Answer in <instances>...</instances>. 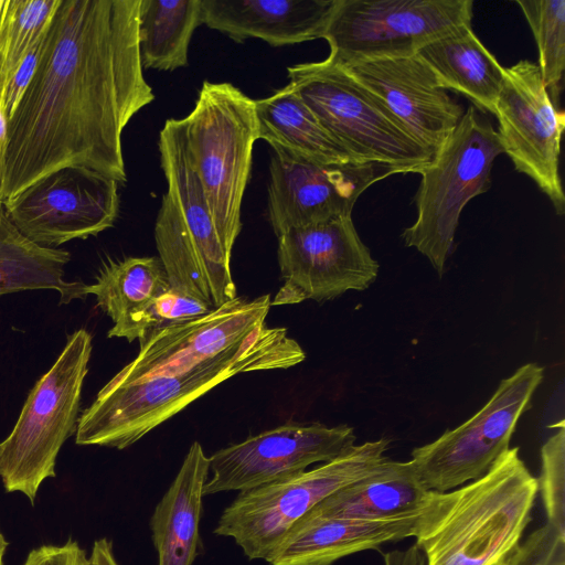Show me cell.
I'll list each match as a JSON object with an SVG mask.
<instances>
[{"mask_svg":"<svg viewBox=\"0 0 565 565\" xmlns=\"http://www.w3.org/2000/svg\"><path fill=\"white\" fill-rule=\"evenodd\" d=\"M140 0H61L39 66L7 122L2 202L57 169L127 181L121 135L154 100L139 53Z\"/></svg>","mask_w":565,"mask_h":565,"instance_id":"1","label":"cell"},{"mask_svg":"<svg viewBox=\"0 0 565 565\" xmlns=\"http://www.w3.org/2000/svg\"><path fill=\"white\" fill-rule=\"evenodd\" d=\"M306 353L286 328L259 326L224 352L174 373L109 381L78 417L75 443L125 449L239 373L289 369Z\"/></svg>","mask_w":565,"mask_h":565,"instance_id":"2","label":"cell"},{"mask_svg":"<svg viewBox=\"0 0 565 565\" xmlns=\"http://www.w3.org/2000/svg\"><path fill=\"white\" fill-rule=\"evenodd\" d=\"M537 478L519 448H509L486 475L447 492L433 491L415 545L425 565H497L521 544L532 520Z\"/></svg>","mask_w":565,"mask_h":565,"instance_id":"3","label":"cell"},{"mask_svg":"<svg viewBox=\"0 0 565 565\" xmlns=\"http://www.w3.org/2000/svg\"><path fill=\"white\" fill-rule=\"evenodd\" d=\"M186 148L217 237L231 257L258 138L255 100L230 83L205 81L183 118Z\"/></svg>","mask_w":565,"mask_h":565,"instance_id":"4","label":"cell"},{"mask_svg":"<svg viewBox=\"0 0 565 565\" xmlns=\"http://www.w3.org/2000/svg\"><path fill=\"white\" fill-rule=\"evenodd\" d=\"M289 85L320 125L359 162L419 173L434 154L371 92L328 58L287 68Z\"/></svg>","mask_w":565,"mask_h":565,"instance_id":"5","label":"cell"},{"mask_svg":"<svg viewBox=\"0 0 565 565\" xmlns=\"http://www.w3.org/2000/svg\"><path fill=\"white\" fill-rule=\"evenodd\" d=\"M92 337L73 332L51 369L31 390L10 435L0 443V478L7 492L34 504L44 480L55 477L57 455L76 433Z\"/></svg>","mask_w":565,"mask_h":565,"instance_id":"6","label":"cell"},{"mask_svg":"<svg viewBox=\"0 0 565 565\" xmlns=\"http://www.w3.org/2000/svg\"><path fill=\"white\" fill-rule=\"evenodd\" d=\"M503 148L491 122L471 106L424 168L414 196L416 221L402 237L426 256L439 276L454 250L461 211L491 185V170Z\"/></svg>","mask_w":565,"mask_h":565,"instance_id":"7","label":"cell"},{"mask_svg":"<svg viewBox=\"0 0 565 565\" xmlns=\"http://www.w3.org/2000/svg\"><path fill=\"white\" fill-rule=\"evenodd\" d=\"M388 438L354 445L312 469L239 491L214 534L234 540L250 559H266L291 526L333 492L374 473L388 457Z\"/></svg>","mask_w":565,"mask_h":565,"instance_id":"8","label":"cell"},{"mask_svg":"<svg viewBox=\"0 0 565 565\" xmlns=\"http://www.w3.org/2000/svg\"><path fill=\"white\" fill-rule=\"evenodd\" d=\"M472 0H337L322 39L329 61L416 54L429 42L471 24Z\"/></svg>","mask_w":565,"mask_h":565,"instance_id":"9","label":"cell"},{"mask_svg":"<svg viewBox=\"0 0 565 565\" xmlns=\"http://www.w3.org/2000/svg\"><path fill=\"white\" fill-rule=\"evenodd\" d=\"M544 370L536 363L502 380L491 398L472 417L436 440L412 451L409 460L422 486L447 492L479 479L510 448L521 416L531 407Z\"/></svg>","mask_w":565,"mask_h":565,"instance_id":"10","label":"cell"},{"mask_svg":"<svg viewBox=\"0 0 565 565\" xmlns=\"http://www.w3.org/2000/svg\"><path fill=\"white\" fill-rule=\"evenodd\" d=\"M2 204L25 237L56 248L114 225L119 212L118 182L88 168L68 166L38 179Z\"/></svg>","mask_w":565,"mask_h":565,"instance_id":"11","label":"cell"},{"mask_svg":"<svg viewBox=\"0 0 565 565\" xmlns=\"http://www.w3.org/2000/svg\"><path fill=\"white\" fill-rule=\"evenodd\" d=\"M277 256L284 282L271 306L326 301L348 290H364L380 268L352 215L285 232L278 237Z\"/></svg>","mask_w":565,"mask_h":565,"instance_id":"12","label":"cell"},{"mask_svg":"<svg viewBox=\"0 0 565 565\" xmlns=\"http://www.w3.org/2000/svg\"><path fill=\"white\" fill-rule=\"evenodd\" d=\"M503 152L530 177L557 214L565 211L559 175L564 114L552 103L536 63L521 60L505 68L494 113Z\"/></svg>","mask_w":565,"mask_h":565,"instance_id":"13","label":"cell"},{"mask_svg":"<svg viewBox=\"0 0 565 565\" xmlns=\"http://www.w3.org/2000/svg\"><path fill=\"white\" fill-rule=\"evenodd\" d=\"M268 215L277 237L285 232L352 215L359 196L399 172L375 162L322 163L271 146Z\"/></svg>","mask_w":565,"mask_h":565,"instance_id":"14","label":"cell"},{"mask_svg":"<svg viewBox=\"0 0 565 565\" xmlns=\"http://www.w3.org/2000/svg\"><path fill=\"white\" fill-rule=\"evenodd\" d=\"M354 428L286 423L230 445L209 457L204 495L245 491L328 462L354 446Z\"/></svg>","mask_w":565,"mask_h":565,"instance_id":"15","label":"cell"},{"mask_svg":"<svg viewBox=\"0 0 565 565\" xmlns=\"http://www.w3.org/2000/svg\"><path fill=\"white\" fill-rule=\"evenodd\" d=\"M341 67L376 96L433 154L465 113L417 54L363 60Z\"/></svg>","mask_w":565,"mask_h":565,"instance_id":"16","label":"cell"},{"mask_svg":"<svg viewBox=\"0 0 565 565\" xmlns=\"http://www.w3.org/2000/svg\"><path fill=\"white\" fill-rule=\"evenodd\" d=\"M158 148L167 191L172 194L202 259L218 308L237 297L231 274V257L220 243L200 181L191 164L183 119L166 121L159 134Z\"/></svg>","mask_w":565,"mask_h":565,"instance_id":"17","label":"cell"},{"mask_svg":"<svg viewBox=\"0 0 565 565\" xmlns=\"http://www.w3.org/2000/svg\"><path fill=\"white\" fill-rule=\"evenodd\" d=\"M426 508L414 514L374 521L306 514L291 526L265 561L269 565H333L345 556L414 537Z\"/></svg>","mask_w":565,"mask_h":565,"instance_id":"18","label":"cell"},{"mask_svg":"<svg viewBox=\"0 0 565 565\" xmlns=\"http://www.w3.org/2000/svg\"><path fill=\"white\" fill-rule=\"evenodd\" d=\"M337 0H201L202 22L236 42L284 46L322 38Z\"/></svg>","mask_w":565,"mask_h":565,"instance_id":"19","label":"cell"},{"mask_svg":"<svg viewBox=\"0 0 565 565\" xmlns=\"http://www.w3.org/2000/svg\"><path fill=\"white\" fill-rule=\"evenodd\" d=\"M210 460L194 441L150 518L158 565H192L200 544V521Z\"/></svg>","mask_w":565,"mask_h":565,"instance_id":"20","label":"cell"},{"mask_svg":"<svg viewBox=\"0 0 565 565\" xmlns=\"http://www.w3.org/2000/svg\"><path fill=\"white\" fill-rule=\"evenodd\" d=\"M431 493L422 486L411 461L387 458L374 473L333 492L307 514L355 521L392 519L424 510Z\"/></svg>","mask_w":565,"mask_h":565,"instance_id":"21","label":"cell"},{"mask_svg":"<svg viewBox=\"0 0 565 565\" xmlns=\"http://www.w3.org/2000/svg\"><path fill=\"white\" fill-rule=\"evenodd\" d=\"M168 288L159 257H127L105 264L96 281L85 285L84 292L94 295L113 320L108 338L132 342L145 334L148 312Z\"/></svg>","mask_w":565,"mask_h":565,"instance_id":"22","label":"cell"},{"mask_svg":"<svg viewBox=\"0 0 565 565\" xmlns=\"http://www.w3.org/2000/svg\"><path fill=\"white\" fill-rule=\"evenodd\" d=\"M434 72L438 84L463 95L482 111L494 113L505 68L465 24L429 42L416 53Z\"/></svg>","mask_w":565,"mask_h":565,"instance_id":"23","label":"cell"},{"mask_svg":"<svg viewBox=\"0 0 565 565\" xmlns=\"http://www.w3.org/2000/svg\"><path fill=\"white\" fill-rule=\"evenodd\" d=\"M65 249L40 246L25 237L8 218L0 202V296L32 289H54L60 303L85 299V284L66 281Z\"/></svg>","mask_w":565,"mask_h":565,"instance_id":"24","label":"cell"},{"mask_svg":"<svg viewBox=\"0 0 565 565\" xmlns=\"http://www.w3.org/2000/svg\"><path fill=\"white\" fill-rule=\"evenodd\" d=\"M258 138L322 163L359 162L320 125L288 84L255 100Z\"/></svg>","mask_w":565,"mask_h":565,"instance_id":"25","label":"cell"},{"mask_svg":"<svg viewBox=\"0 0 565 565\" xmlns=\"http://www.w3.org/2000/svg\"><path fill=\"white\" fill-rule=\"evenodd\" d=\"M202 23L201 0H140L138 39L142 67L174 71L188 65L192 34Z\"/></svg>","mask_w":565,"mask_h":565,"instance_id":"26","label":"cell"},{"mask_svg":"<svg viewBox=\"0 0 565 565\" xmlns=\"http://www.w3.org/2000/svg\"><path fill=\"white\" fill-rule=\"evenodd\" d=\"M154 241L169 288L216 309L213 288L179 207L167 191L154 223Z\"/></svg>","mask_w":565,"mask_h":565,"instance_id":"27","label":"cell"},{"mask_svg":"<svg viewBox=\"0 0 565 565\" xmlns=\"http://www.w3.org/2000/svg\"><path fill=\"white\" fill-rule=\"evenodd\" d=\"M536 42L537 66L547 94L557 108L565 70V1L518 0Z\"/></svg>","mask_w":565,"mask_h":565,"instance_id":"28","label":"cell"},{"mask_svg":"<svg viewBox=\"0 0 565 565\" xmlns=\"http://www.w3.org/2000/svg\"><path fill=\"white\" fill-rule=\"evenodd\" d=\"M61 0H6L0 20V86L45 35Z\"/></svg>","mask_w":565,"mask_h":565,"instance_id":"29","label":"cell"},{"mask_svg":"<svg viewBox=\"0 0 565 565\" xmlns=\"http://www.w3.org/2000/svg\"><path fill=\"white\" fill-rule=\"evenodd\" d=\"M541 475L537 479L546 513V523L565 536V426L561 420L558 430L541 448Z\"/></svg>","mask_w":565,"mask_h":565,"instance_id":"30","label":"cell"},{"mask_svg":"<svg viewBox=\"0 0 565 565\" xmlns=\"http://www.w3.org/2000/svg\"><path fill=\"white\" fill-rule=\"evenodd\" d=\"M212 310L202 301L168 288L150 308L145 334L154 329L193 320Z\"/></svg>","mask_w":565,"mask_h":565,"instance_id":"31","label":"cell"},{"mask_svg":"<svg viewBox=\"0 0 565 565\" xmlns=\"http://www.w3.org/2000/svg\"><path fill=\"white\" fill-rule=\"evenodd\" d=\"M511 558L512 565H565V536L545 523L519 545Z\"/></svg>","mask_w":565,"mask_h":565,"instance_id":"32","label":"cell"},{"mask_svg":"<svg viewBox=\"0 0 565 565\" xmlns=\"http://www.w3.org/2000/svg\"><path fill=\"white\" fill-rule=\"evenodd\" d=\"M44 39L45 35L32 47L14 72L0 86V102L7 122L13 116L35 74L41 58Z\"/></svg>","mask_w":565,"mask_h":565,"instance_id":"33","label":"cell"},{"mask_svg":"<svg viewBox=\"0 0 565 565\" xmlns=\"http://www.w3.org/2000/svg\"><path fill=\"white\" fill-rule=\"evenodd\" d=\"M22 565H89L86 551L74 540L61 545H41L28 554Z\"/></svg>","mask_w":565,"mask_h":565,"instance_id":"34","label":"cell"},{"mask_svg":"<svg viewBox=\"0 0 565 565\" xmlns=\"http://www.w3.org/2000/svg\"><path fill=\"white\" fill-rule=\"evenodd\" d=\"M88 561L89 565H119L114 554L113 542L106 537L94 542Z\"/></svg>","mask_w":565,"mask_h":565,"instance_id":"35","label":"cell"},{"mask_svg":"<svg viewBox=\"0 0 565 565\" xmlns=\"http://www.w3.org/2000/svg\"><path fill=\"white\" fill-rule=\"evenodd\" d=\"M7 145V118L3 114L0 102V202H2V186L6 171Z\"/></svg>","mask_w":565,"mask_h":565,"instance_id":"36","label":"cell"},{"mask_svg":"<svg viewBox=\"0 0 565 565\" xmlns=\"http://www.w3.org/2000/svg\"><path fill=\"white\" fill-rule=\"evenodd\" d=\"M383 565H425L424 562L413 555L390 553L383 556Z\"/></svg>","mask_w":565,"mask_h":565,"instance_id":"37","label":"cell"},{"mask_svg":"<svg viewBox=\"0 0 565 565\" xmlns=\"http://www.w3.org/2000/svg\"><path fill=\"white\" fill-rule=\"evenodd\" d=\"M8 547V542L4 539L2 532L0 531V565H4V554Z\"/></svg>","mask_w":565,"mask_h":565,"instance_id":"38","label":"cell"},{"mask_svg":"<svg viewBox=\"0 0 565 565\" xmlns=\"http://www.w3.org/2000/svg\"><path fill=\"white\" fill-rule=\"evenodd\" d=\"M512 554L505 558L504 561L500 562L499 564L497 565H512V558H511Z\"/></svg>","mask_w":565,"mask_h":565,"instance_id":"39","label":"cell"},{"mask_svg":"<svg viewBox=\"0 0 565 565\" xmlns=\"http://www.w3.org/2000/svg\"><path fill=\"white\" fill-rule=\"evenodd\" d=\"M4 7H6V0H0V20L3 14Z\"/></svg>","mask_w":565,"mask_h":565,"instance_id":"40","label":"cell"}]
</instances>
